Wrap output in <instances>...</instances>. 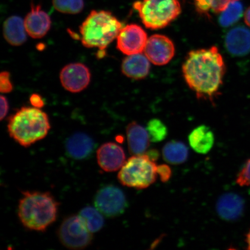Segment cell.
Returning a JSON list of instances; mask_svg holds the SVG:
<instances>
[{
    "mask_svg": "<svg viewBox=\"0 0 250 250\" xmlns=\"http://www.w3.org/2000/svg\"><path fill=\"white\" fill-rule=\"evenodd\" d=\"M226 64L217 47L190 51L183 65L188 85L199 99L212 100L218 93L226 73Z\"/></svg>",
    "mask_w": 250,
    "mask_h": 250,
    "instance_id": "obj_1",
    "label": "cell"
},
{
    "mask_svg": "<svg viewBox=\"0 0 250 250\" xmlns=\"http://www.w3.org/2000/svg\"><path fill=\"white\" fill-rule=\"evenodd\" d=\"M59 203L49 192H24L19 203V218L27 229L44 232L58 217Z\"/></svg>",
    "mask_w": 250,
    "mask_h": 250,
    "instance_id": "obj_2",
    "label": "cell"
},
{
    "mask_svg": "<svg viewBox=\"0 0 250 250\" xmlns=\"http://www.w3.org/2000/svg\"><path fill=\"white\" fill-rule=\"evenodd\" d=\"M51 129L48 115L36 107H22L8 119V131L24 147L45 138Z\"/></svg>",
    "mask_w": 250,
    "mask_h": 250,
    "instance_id": "obj_3",
    "label": "cell"
},
{
    "mask_svg": "<svg viewBox=\"0 0 250 250\" xmlns=\"http://www.w3.org/2000/svg\"><path fill=\"white\" fill-rule=\"evenodd\" d=\"M123 28V24L111 12L93 10L80 27L81 42L86 48L104 51Z\"/></svg>",
    "mask_w": 250,
    "mask_h": 250,
    "instance_id": "obj_4",
    "label": "cell"
},
{
    "mask_svg": "<svg viewBox=\"0 0 250 250\" xmlns=\"http://www.w3.org/2000/svg\"><path fill=\"white\" fill-rule=\"evenodd\" d=\"M145 26L159 30L168 26L181 12L179 0H140L133 4Z\"/></svg>",
    "mask_w": 250,
    "mask_h": 250,
    "instance_id": "obj_5",
    "label": "cell"
},
{
    "mask_svg": "<svg viewBox=\"0 0 250 250\" xmlns=\"http://www.w3.org/2000/svg\"><path fill=\"white\" fill-rule=\"evenodd\" d=\"M157 165L147 155H133L125 162L118 175L122 185L145 189L155 182Z\"/></svg>",
    "mask_w": 250,
    "mask_h": 250,
    "instance_id": "obj_6",
    "label": "cell"
},
{
    "mask_svg": "<svg viewBox=\"0 0 250 250\" xmlns=\"http://www.w3.org/2000/svg\"><path fill=\"white\" fill-rule=\"evenodd\" d=\"M58 236L65 248L73 250L85 249L93 240V233L80 215L65 218L59 228Z\"/></svg>",
    "mask_w": 250,
    "mask_h": 250,
    "instance_id": "obj_7",
    "label": "cell"
},
{
    "mask_svg": "<svg viewBox=\"0 0 250 250\" xmlns=\"http://www.w3.org/2000/svg\"><path fill=\"white\" fill-rule=\"evenodd\" d=\"M95 208L107 218H114L123 214L127 202L124 193L118 187L112 185L100 189L94 199Z\"/></svg>",
    "mask_w": 250,
    "mask_h": 250,
    "instance_id": "obj_8",
    "label": "cell"
},
{
    "mask_svg": "<svg viewBox=\"0 0 250 250\" xmlns=\"http://www.w3.org/2000/svg\"><path fill=\"white\" fill-rule=\"evenodd\" d=\"M117 39V48L127 56L142 53L148 40L146 31L136 24L123 27Z\"/></svg>",
    "mask_w": 250,
    "mask_h": 250,
    "instance_id": "obj_9",
    "label": "cell"
},
{
    "mask_svg": "<svg viewBox=\"0 0 250 250\" xmlns=\"http://www.w3.org/2000/svg\"><path fill=\"white\" fill-rule=\"evenodd\" d=\"M144 52L152 63L164 65L174 57L175 47L173 42L167 37L155 34L148 39Z\"/></svg>",
    "mask_w": 250,
    "mask_h": 250,
    "instance_id": "obj_10",
    "label": "cell"
},
{
    "mask_svg": "<svg viewBox=\"0 0 250 250\" xmlns=\"http://www.w3.org/2000/svg\"><path fill=\"white\" fill-rule=\"evenodd\" d=\"M62 85L72 93L83 91L89 85L90 73L85 65L75 62L65 65L61 72Z\"/></svg>",
    "mask_w": 250,
    "mask_h": 250,
    "instance_id": "obj_11",
    "label": "cell"
},
{
    "mask_svg": "<svg viewBox=\"0 0 250 250\" xmlns=\"http://www.w3.org/2000/svg\"><path fill=\"white\" fill-rule=\"evenodd\" d=\"M99 167L106 172L120 170L126 162L124 150L116 143L109 142L102 145L97 151Z\"/></svg>",
    "mask_w": 250,
    "mask_h": 250,
    "instance_id": "obj_12",
    "label": "cell"
},
{
    "mask_svg": "<svg viewBox=\"0 0 250 250\" xmlns=\"http://www.w3.org/2000/svg\"><path fill=\"white\" fill-rule=\"evenodd\" d=\"M24 23L26 32L31 38L39 39L44 37L51 29V20L42 10V6L32 2L31 10L25 17Z\"/></svg>",
    "mask_w": 250,
    "mask_h": 250,
    "instance_id": "obj_13",
    "label": "cell"
},
{
    "mask_svg": "<svg viewBox=\"0 0 250 250\" xmlns=\"http://www.w3.org/2000/svg\"><path fill=\"white\" fill-rule=\"evenodd\" d=\"M216 208L219 217L223 220L236 221L243 213L245 201L241 196L236 193H227L219 198Z\"/></svg>",
    "mask_w": 250,
    "mask_h": 250,
    "instance_id": "obj_14",
    "label": "cell"
},
{
    "mask_svg": "<svg viewBox=\"0 0 250 250\" xmlns=\"http://www.w3.org/2000/svg\"><path fill=\"white\" fill-rule=\"evenodd\" d=\"M228 51L233 56H243L250 52V30L245 26L234 27L225 40Z\"/></svg>",
    "mask_w": 250,
    "mask_h": 250,
    "instance_id": "obj_15",
    "label": "cell"
},
{
    "mask_svg": "<svg viewBox=\"0 0 250 250\" xmlns=\"http://www.w3.org/2000/svg\"><path fill=\"white\" fill-rule=\"evenodd\" d=\"M65 147L70 158L76 160H84L91 156L95 149V144L87 134L77 133L67 140Z\"/></svg>",
    "mask_w": 250,
    "mask_h": 250,
    "instance_id": "obj_16",
    "label": "cell"
},
{
    "mask_svg": "<svg viewBox=\"0 0 250 250\" xmlns=\"http://www.w3.org/2000/svg\"><path fill=\"white\" fill-rule=\"evenodd\" d=\"M128 148L132 155H143L149 146L150 139L147 130L136 122L126 127Z\"/></svg>",
    "mask_w": 250,
    "mask_h": 250,
    "instance_id": "obj_17",
    "label": "cell"
},
{
    "mask_svg": "<svg viewBox=\"0 0 250 250\" xmlns=\"http://www.w3.org/2000/svg\"><path fill=\"white\" fill-rule=\"evenodd\" d=\"M150 62L142 53L129 55L124 59L122 63V72L125 76L132 79H144L149 74Z\"/></svg>",
    "mask_w": 250,
    "mask_h": 250,
    "instance_id": "obj_18",
    "label": "cell"
},
{
    "mask_svg": "<svg viewBox=\"0 0 250 250\" xmlns=\"http://www.w3.org/2000/svg\"><path fill=\"white\" fill-rule=\"evenodd\" d=\"M188 141L190 146L196 153L207 154L214 146V135L210 127L201 125L190 132Z\"/></svg>",
    "mask_w": 250,
    "mask_h": 250,
    "instance_id": "obj_19",
    "label": "cell"
},
{
    "mask_svg": "<svg viewBox=\"0 0 250 250\" xmlns=\"http://www.w3.org/2000/svg\"><path fill=\"white\" fill-rule=\"evenodd\" d=\"M26 30L24 21L18 16H12L4 21L3 25V34L9 44L18 46L26 42Z\"/></svg>",
    "mask_w": 250,
    "mask_h": 250,
    "instance_id": "obj_20",
    "label": "cell"
},
{
    "mask_svg": "<svg viewBox=\"0 0 250 250\" xmlns=\"http://www.w3.org/2000/svg\"><path fill=\"white\" fill-rule=\"evenodd\" d=\"M188 148L180 141L172 140L167 143L162 149L164 160L172 165L184 163L188 158Z\"/></svg>",
    "mask_w": 250,
    "mask_h": 250,
    "instance_id": "obj_21",
    "label": "cell"
},
{
    "mask_svg": "<svg viewBox=\"0 0 250 250\" xmlns=\"http://www.w3.org/2000/svg\"><path fill=\"white\" fill-rule=\"evenodd\" d=\"M243 15V7L239 0L232 1L227 8L221 12L219 23L223 27H228L238 21Z\"/></svg>",
    "mask_w": 250,
    "mask_h": 250,
    "instance_id": "obj_22",
    "label": "cell"
},
{
    "mask_svg": "<svg viewBox=\"0 0 250 250\" xmlns=\"http://www.w3.org/2000/svg\"><path fill=\"white\" fill-rule=\"evenodd\" d=\"M79 215L92 233L99 232L104 226L103 215L96 208L90 206L85 208L80 211Z\"/></svg>",
    "mask_w": 250,
    "mask_h": 250,
    "instance_id": "obj_23",
    "label": "cell"
},
{
    "mask_svg": "<svg viewBox=\"0 0 250 250\" xmlns=\"http://www.w3.org/2000/svg\"><path fill=\"white\" fill-rule=\"evenodd\" d=\"M56 11L65 14H78L84 8L83 0H52Z\"/></svg>",
    "mask_w": 250,
    "mask_h": 250,
    "instance_id": "obj_24",
    "label": "cell"
},
{
    "mask_svg": "<svg viewBox=\"0 0 250 250\" xmlns=\"http://www.w3.org/2000/svg\"><path fill=\"white\" fill-rule=\"evenodd\" d=\"M150 140L154 143L161 142L167 136V128L162 122L157 118L150 120L146 127Z\"/></svg>",
    "mask_w": 250,
    "mask_h": 250,
    "instance_id": "obj_25",
    "label": "cell"
},
{
    "mask_svg": "<svg viewBox=\"0 0 250 250\" xmlns=\"http://www.w3.org/2000/svg\"><path fill=\"white\" fill-rule=\"evenodd\" d=\"M236 183L240 187H250V159L246 161L236 178Z\"/></svg>",
    "mask_w": 250,
    "mask_h": 250,
    "instance_id": "obj_26",
    "label": "cell"
},
{
    "mask_svg": "<svg viewBox=\"0 0 250 250\" xmlns=\"http://www.w3.org/2000/svg\"><path fill=\"white\" fill-rule=\"evenodd\" d=\"M13 86L10 80V74L8 71H3L0 74V91L2 93H10Z\"/></svg>",
    "mask_w": 250,
    "mask_h": 250,
    "instance_id": "obj_27",
    "label": "cell"
},
{
    "mask_svg": "<svg viewBox=\"0 0 250 250\" xmlns=\"http://www.w3.org/2000/svg\"><path fill=\"white\" fill-rule=\"evenodd\" d=\"M214 0H194L196 11L200 14H208L212 11Z\"/></svg>",
    "mask_w": 250,
    "mask_h": 250,
    "instance_id": "obj_28",
    "label": "cell"
},
{
    "mask_svg": "<svg viewBox=\"0 0 250 250\" xmlns=\"http://www.w3.org/2000/svg\"><path fill=\"white\" fill-rule=\"evenodd\" d=\"M157 174L160 177L162 182L166 183L170 180L171 176V168L167 165H161L157 166Z\"/></svg>",
    "mask_w": 250,
    "mask_h": 250,
    "instance_id": "obj_29",
    "label": "cell"
},
{
    "mask_svg": "<svg viewBox=\"0 0 250 250\" xmlns=\"http://www.w3.org/2000/svg\"><path fill=\"white\" fill-rule=\"evenodd\" d=\"M30 101L34 107L41 108L44 106V102H43L42 96L38 94H33L30 97Z\"/></svg>",
    "mask_w": 250,
    "mask_h": 250,
    "instance_id": "obj_30",
    "label": "cell"
},
{
    "mask_svg": "<svg viewBox=\"0 0 250 250\" xmlns=\"http://www.w3.org/2000/svg\"><path fill=\"white\" fill-rule=\"evenodd\" d=\"M0 104H1V114H0V117H1V121H2L3 119L7 115L9 110L8 102L5 96H1Z\"/></svg>",
    "mask_w": 250,
    "mask_h": 250,
    "instance_id": "obj_31",
    "label": "cell"
},
{
    "mask_svg": "<svg viewBox=\"0 0 250 250\" xmlns=\"http://www.w3.org/2000/svg\"><path fill=\"white\" fill-rule=\"evenodd\" d=\"M146 155L154 162L157 160L159 156L158 151H156L155 149L150 150Z\"/></svg>",
    "mask_w": 250,
    "mask_h": 250,
    "instance_id": "obj_32",
    "label": "cell"
},
{
    "mask_svg": "<svg viewBox=\"0 0 250 250\" xmlns=\"http://www.w3.org/2000/svg\"><path fill=\"white\" fill-rule=\"evenodd\" d=\"M244 20H245L247 26L250 28V6L246 9L245 14H244Z\"/></svg>",
    "mask_w": 250,
    "mask_h": 250,
    "instance_id": "obj_33",
    "label": "cell"
},
{
    "mask_svg": "<svg viewBox=\"0 0 250 250\" xmlns=\"http://www.w3.org/2000/svg\"><path fill=\"white\" fill-rule=\"evenodd\" d=\"M246 241L247 245H248V249L250 250V229L248 233L247 234Z\"/></svg>",
    "mask_w": 250,
    "mask_h": 250,
    "instance_id": "obj_34",
    "label": "cell"
},
{
    "mask_svg": "<svg viewBox=\"0 0 250 250\" xmlns=\"http://www.w3.org/2000/svg\"><path fill=\"white\" fill-rule=\"evenodd\" d=\"M232 1H236V0H232Z\"/></svg>",
    "mask_w": 250,
    "mask_h": 250,
    "instance_id": "obj_35",
    "label": "cell"
}]
</instances>
